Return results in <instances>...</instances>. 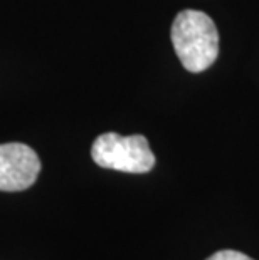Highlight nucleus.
Returning <instances> with one entry per match:
<instances>
[{"label":"nucleus","mask_w":259,"mask_h":260,"mask_svg":"<svg viewBox=\"0 0 259 260\" xmlns=\"http://www.w3.org/2000/svg\"><path fill=\"white\" fill-rule=\"evenodd\" d=\"M41 159L31 146L22 143L0 145V191H22L36 183Z\"/></svg>","instance_id":"7ed1b4c3"},{"label":"nucleus","mask_w":259,"mask_h":260,"mask_svg":"<svg viewBox=\"0 0 259 260\" xmlns=\"http://www.w3.org/2000/svg\"><path fill=\"white\" fill-rule=\"evenodd\" d=\"M207 260H252V258L238 250H219L216 253H212Z\"/></svg>","instance_id":"20e7f679"},{"label":"nucleus","mask_w":259,"mask_h":260,"mask_svg":"<svg viewBox=\"0 0 259 260\" xmlns=\"http://www.w3.org/2000/svg\"><path fill=\"white\" fill-rule=\"evenodd\" d=\"M91 156L98 167L123 173H148L155 167V154L141 135L121 136L118 133H103L93 143Z\"/></svg>","instance_id":"f03ea898"},{"label":"nucleus","mask_w":259,"mask_h":260,"mask_svg":"<svg viewBox=\"0 0 259 260\" xmlns=\"http://www.w3.org/2000/svg\"><path fill=\"white\" fill-rule=\"evenodd\" d=\"M175 54L190 73H202L219 56V32L214 20L200 10H182L170 30Z\"/></svg>","instance_id":"f257e3e1"}]
</instances>
